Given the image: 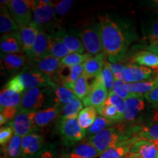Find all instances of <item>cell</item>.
Returning <instances> with one entry per match:
<instances>
[{"label": "cell", "instance_id": "cell-8", "mask_svg": "<svg viewBox=\"0 0 158 158\" xmlns=\"http://www.w3.org/2000/svg\"><path fill=\"white\" fill-rule=\"evenodd\" d=\"M37 111L20 110L12 122L7 124L13 127L15 135L23 138L28 134L37 132L38 129L35 124Z\"/></svg>", "mask_w": 158, "mask_h": 158}, {"label": "cell", "instance_id": "cell-31", "mask_svg": "<svg viewBox=\"0 0 158 158\" xmlns=\"http://www.w3.org/2000/svg\"><path fill=\"white\" fill-rule=\"evenodd\" d=\"M155 79L152 80L144 81L133 83V84H127L124 85V88L127 92L135 94H145L146 93L151 92L154 89L157 87Z\"/></svg>", "mask_w": 158, "mask_h": 158}, {"label": "cell", "instance_id": "cell-39", "mask_svg": "<svg viewBox=\"0 0 158 158\" xmlns=\"http://www.w3.org/2000/svg\"><path fill=\"white\" fill-rule=\"evenodd\" d=\"M136 136L139 140L158 142V124H154L149 127L144 128Z\"/></svg>", "mask_w": 158, "mask_h": 158}, {"label": "cell", "instance_id": "cell-1", "mask_svg": "<svg viewBox=\"0 0 158 158\" xmlns=\"http://www.w3.org/2000/svg\"><path fill=\"white\" fill-rule=\"evenodd\" d=\"M98 19L103 53L110 63H117L127 54L129 46L127 35L107 15H100Z\"/></svg>", "mask_w": 158, "mask_h": 158}, {"label": "cell", "instance_id": "cell-32", "mask_svg": "<svg viewBox=\"0 0 158 158\" xmlns=\"http://www.w3.org/2000/svg\"><path fill=\"white\" fill-rule=\"evenodd\" d=\"M83 102L76 98L73 102L61 106V115L59 118H73L78 117L79 113L83 110Z\"/></svg>", "mask_w": 158, "mask_h": 158}, {"label": "cell", "instance_id": "cell-29", "mask_svg": "<svg viewBox=\"0 0 158 158\" xmlns=\"http://www.w3.org/2000/svg\"><path fill=\"white\" fill-rule=\"evenodd\" d=\"M51 88L54 90L56 103L59 104L60 106L70 103L73 102L76 98H78L73 93V92L70 89L63 86H59L55 83L51 86Z\"/></svg>", "mask_w": 158, "mask_h": 158}, {"label": "cell", "instance_id": "cell-22", "mask_svg": "<svg viewBox=\"0 0 158 158\" xmlns=\"http://www.w3.org/2000/svg\"><path fill=\"white\" fill-rule=\"evenodd\" d=\"M126 102L127 108L123 115V122H131L134 121L138 114L144 109V94L127 99Z\"/></svg>", "mask_w": 158, "mask_h": 158}, {"label": "cell", "instance_id": "cell-13", "mask_svg": "<svg viewBox=\"0 0 158 158\" xmlns=\"http://www.w3.org/2000/svg\"><path fill=\"white\" fill-rule=\"evenodd\" d=\"M155 75L151 68L138 64L124 65L122 81L124 84H133L149 80Z\"/></svg>", "mask_w": 158, "mask_h": 158}, {"label": "cell", "instance_id": "cell-44", "mask_svg": "<svg viewBox=\"0 0 158 158\" xmlns=\"http://www.w3.org/2000/svg\"><path fill=\"white\" fill-rule=\"evenodd\" d=\"M145 39L152 43L158 40V19L154 21L147 27L145 31Z\"/></svg>", "mask_w": 158, "mask_h": 158}, {"label": "cell", "instance_id": "cell-10", "mask_svg": "<svg viewBox=\"0 0 158 158\" xmlns=\"http://www.w3.org/2000/svg\"><path fill=\"white\" fill-rule=\"evenodd\" d=\"M80 37L88 54L96 56L103 51L99 23L84 28L81 32Z\"/></svg>", "mask_w": 158, "mask_h": 158}, {"label": "cell", "instance_id": "cell-35", "mask_svg": "<svg viewBox=\"0 0 158 158\" xmlns=\"http://www.w3.org/2000/svg\"><path fill=\"white\" fill-rule=\"evenodd\" d=\"M92 57V55L88 53L86 54L73 53V54H70L64 58L61 59V63H62V66L71 68V67L76 66V65L84 64Z\"/></svg>", "mask_w": 158, "mask_h": 158}, {"label": "cell", "instance_id": "cell-43", "mask_svg": "<svg viewBox=\"0 0 158 158\" xmlns=\"http://www.w3.org/2000/svg\"><path fill=\"white\" fill-rule=\"evenodd\" d=\"M100 77H101L102 82H103L104 85L106 86L108 92H111L114 82H115V78H114L113 73L110 71L107 62H106V64H105L104 68L102 69V73H100Z\"/></svg>", "mask_w": 158, "mask_h": 158}, {"label": "cell", "instance_id": "cell-5", "mask_svg": "<svg viewBox=\"0 0 158 158\" xmlns=\"http://www.w3.org/2000/svg\"><path fill=\"white\" fill-rule=\"evenodd\" d=\"M35 1L31 0H11L7 7L19 29L32 22Z\"/></svg>", "mask_w": 158, "mask_h": 158}, {"label": "cell", "instance_id": "cell-47", "mask_svg": "<svg viewBox=\"0 0 158 158\" xmlns=\"http://www.w3.org/2000/svg\"><path fill=\"white\" fill-rule=\"evenodd\" d=\"M35 158H59V156L56 147L53 144H48Z\"/></svg>", "mask_w": 158, "mask_h": 158}, {"label": "cell", "instance_id": "cell-37", "mask_svg": "<svg viewBox=\"0 0 158 158\" xmlns=\"http://www.w3.org/2000/svg\"><path fill=\"white\" fill-rule=\"evenodd\" d=\"M21 141L22 138L14 134L6 149L7 157L21 158Z\"/></svg>", "mask_w": 158, "mask_h": 158}, {"label": "cell", "instance_id": "cell-41", "mask_svg": "<svg viewBox=\"0 0 158 158\" xmlns=\"http://www.w3.org/2000/svg\"><path fill=\"white\" fill-rule=\"evenodd\" d=\"M124 85L125 84L123 81L115 79V82H114L113 89H112V92L124 100L141 95V94H135L127 92L124 88Z\"/></svg>", "mask_w": 158, "mask_h": 158}, {"label": "cell", "instance_id": "cell-2", "mask_svg": "<svg viewBox=\"0 0 158 158\" xmlns=\"http://www.w3.org/2000/svg\"><path fill=\"white\" fill-rule=\"evenodd\" d=\"M142 130L139 127L127 128L119 125L108 127L95 135L88 137L86 142L94 146L101 153L128 141Z\"/></svg>", "mask_w": 158, "mask_h": 158}, {"label": "cell", "instance_id": "cell-14", "mask_svg": "<svg viewBox=\"0 0 158 158\" xmlns=\"http://www.w3.org/2000/svg\"><path fill=\"white\" fill-rule=\"evenodd\" d=\"M158 155V142L140 140L133 146L124 158H156Z\"/></svg>", "mask_w": 158, "mask_h": 158}, {"label": "cell", "instance_id": "cell-50", "mask_svg": "<svg viewBox=\"0 0 158 158\" xmlns=\"http://www.w3.org/2000/svg\"><path fill=\"white\" fill-rule=\"evenodd\" d=\"M147 50L150 52L157 54L158 56V40L149 43V45L147 47Z\"/></svg>", "mask_w": 158, "mask_h": 158}, {"label": "cell", "instance_id": "cell-12", "mask_svg": "<svg viewBox=\"0 0 158 158\" xmlns=\"http://www.w3.org/2000/svg\"><path fill=\"white\" fill-rule=\"evenodd\" d=\"M44 147L42 135L37 132L28 134L21 141V158H35Z\"/></svg>", "mask_w": 158, "mask_h": 158}, {"label": "cell", "instance_id": "cell-48", "mask_svg": "<svg viewBox=\"0 0 158 158\" xmlns=\"http://www.w3.org/2000/svg\"><path fill=\"white\" fill-rule=\"evenodd\" d=\"M107 63L115 79L118 81H122L124 65L118 64V63H110L108 62Z\"/></svg>", "mask_w": 158, "mask_h": 158}, {"label": "cell", "instance_id": "cell-24", "mask_svg": "<svg viewBox=\"0 0 158 158\" xmlns=\"http://www.w3.org/2000/svg\"><path fill=\"white\" fill-rule=\"evenodd\" d=\"M106 54L100 53L84 63V73L89 78H94L102 73L106 64Z\"/></svg>", "mask_w": 158, "mask_h": 158}, {"label": "cell", "instance_id": "cell-40", "mask_svg": "<svg viewBox=\"0 0 158 158\" xmlns=\"http://www.w3.org/2000/svg\"><path fill=\"white\" fill-rule=\"evenodd\" d=\"M106 102V103L112 105L114 107H116V109L118 110V111L119 112V114L123 116L124 111L126 110V108H127V102H126V100L120 98V97L117 96L116 94L111 92H109L108 99Z\"/></svg>", "mask_w": 158, "mask_h": 158}, {"label": "cell", "instance_id": "cell-25", "mask_svg": "<svg viewBox=\"0 0 158 158\" xmlns=\"http://www.w3.org/2000/svg\"><path fill=\"white\" fill-rule=\"evenodd\" d=\"M138 141H140L139 138L135 135L128 141L104 152L100 158H124L130 153L135 143Z\"/></svg>", "mask_w": 158, "mask_h": 158}, {"label": "cell", "instance_id": "cell-36", "mask_svg": "<svg viewBox=\"0 0 158 158\" xmlns=\"http://www.w3.org/2000/svg\"><path fill=\"white\" fill-rule=\"evenodd\" d=\"M114 124H116L115 122L110 121L108 118L102 117V116H98L94 124L86 130V135H88V137L95 135L107 128L110 127V126Z\"/></svg>", "mask_w": 158, "mask_h": 158}, {"label": "cell", "instance_id": "cell-11", "mask_svg": "<svg viewBox=\"0 0 158 158\" xmlns=\"http://www.w3.org/2000/svg\"><path fill=\"white\" fill-rule=\"evenodd\" d=\"M21 84L25 89L35 88H45L54 84L50 76L39 72L35 69L32 70H26L18 75Z\"/></svg>", "mask_w": 158, "mask_h": 158}, {"label": "cell", "instance_id": "cell-42", "mask_svg": "<svg viewBox=\"0 0 158 158\" xmlns=\"http://www.w3.org/2000/svg\"><path fill=\"white\" fill-rule=\"evenodd\" d=\"M73 3L74 1L73 0H62V1H59L56 3H54L56 20L64 17L68 14Z\"/></svg>", "mask_w": 158, "mask_h": 158}, {"label": "cell", "instance_id": "cell-21", "mask_svg": "<svg viewBox=\"0 0 158 158\" xmlns=\"http://www.w3.org/2000/svg\"><path fill=\"white\" fill-rule=\"evenodd\" d=\"M100 155L101 153L94 146L86 142L63 154L62 158H95Z\"/></svg>", "mask_w": 158, "mask_h": 158}, {"label": "cell", "instance_id": "cell-52", "mask_svg": "<svg viewBox=\"0 0 158 158\" xmlns=\"http://www.w3.org/2000/svg\"><path fill=\"white\" fill-rule=\"evenodd\" d=\"M155 79V82H156V84H157V85L158 86V76L156 77V78H154Z\"/></svg>", "mask_w": 158, "mask_h": 158}, {"label": "cell", "instance_id": "cell-19", "mask_svg": "<svg viewBox=\"0 0 158 158\" xmlns=\"http://www.w3.org/2000/svg\"><path fill=\"white\" fill-rule=\"evenodd\" d=\"M60 115L61 106L55 103L54 106L50 108L37 111L35 118V126L37 129L46 127Z\"/></svg>", "mask_w": 158, "mask_h": 158}, {"label": "cell", "instance_id": "cell-38", "mask_svg": "<svg viewBox=\"0 0 158 158\" xmlns=\"http://www.w3.org/2000/svg\"><path fill=\"white\" fill-rule=\"evenodd\" d=\"M84 73V64L71 67L70 72L66 80L62 83V86L72 90L74 84Z\"/></svg>", "mask_w": 158, "mask_h": 158}, {"label": "cell", "instance_id": "cell-30", "mask_svg": "<svg viewBox=\"0 0 158 158\" xmlns=\"http://www.w3.org/2000/svg\"><path fill=\"white\" fill-rule=\"evenodd\" d=\"M98 110L92 106L83 108L77 117L79 125L84 130H87L95 122L98 118Z\"/></svg>", "mask_w": 158, "mask_h": 158}, {"label": "cell", "instance_id": "cell-7", "mask_svg": "<svg viewBox=\"0 0 158 158\" xmlns=\"http://www.w3.org/2000/svg\"><path fill=\"white\" fill-rule=\"evenodd\" d=\"M22 94L4 89L0 94V111L1 115L8 122L13 120L19 113L21 103Z\"/></svg>", "mask_w": 158, "mask_h": 158}, {"label": "cell", "instance_id": "cell-49", "mask_svg": "<svg viewBox=\"0 0 158 158\" xmlns=\"http://www.w3.org/2000/svg\"><path fill=\"white\" fill-rule=\"evenodd\" d=\"M144 98L153 106L158 108V86L144 94Z\"/></svg>", "mask_w": 158, "mask_h": 158}, {"label": "cell", "instance_id": "cell-26", "mask_svg": "<svg viewBox=\"0 0 158 158\" xmlns=\"http://www.w3.org/2000/svg\"><path fill=\"white\" fill-rule=\"evenodd\" d=\"M20 29L13 19L7 6H1L0 13V32L5 35L19 31Z\"/></svg>", "mask_w": 158, "mask_h": 158}, {"label": "cell", "instance_id": "cell-15", "mask_svg": "<svg viewBox=\"0 0 158 158\" xmlns=\"http://www.w3.org/2000/svg\"><path fill=\"white\" fill-rule=\"evenodd\" d=\"M50 55L49 51V35L48 33L45 32L44 30L40 29L38 35L33 45L31 51L29 59L32 64L37 62L47 56Z\"/></svg>", "mask_w": 158, "mask_h": 158}, {"label": "cell", "instance_id": "cell-17", "mask_svg": "<svg viewBox=\"0 0 158 158\" xmlns=\"http://www.w3.org/2000/svg\"><path fill=\"white\" fill-rule=\"evenodd\" d=\"M21 44L23 52L29 58L33 45H35L37 37L38 35L40 29L34 22H31L29 25L20 29Z\"/></svg>", "mask_w": 158, "mask_h": 158}, {"label": "cell", "instance_id": "cell-45", "mask_svg": "<svg viewBox=\"0 0 158 158\" xmlns=\"http://www.w3.org/2000/svg\"><path fill=\"white\" fill-rule=\"evenodd\" d=\"M14 131L13 127L10 125H6L5 127H2L0 129V144L2 147H5L7 143L10 141V140L14 135Z\"/></svg>", "mask_w": 158, "mask_h": 158}, {"label": "cell", "instance_id": "cell-34", "mask_svg": "<svg viewBox=\"0 0 158 158\" xmlns=\"http://www.w3.org/2000/svg\"><path fill=\"white\" fill-rule=\"evenodd\" d=\"M98 112L102 117L108 118L115 123H120L123 122V116L119 114L116 107L110 104L105 102L101 108L98 110Z\"/></svg>", "mask_w": 158, "mask_h": 158}, {"label": "cell", "instance_id": "cell-23", "mask_svg": "<svg viewBox=\"0 0 158 158\" xmlns=\"http://www.w3.org/2000/svg\"><path fill=\"white\" fill-rule=\"evenodd\" d=\"M1 61L4 68L11 73L21 70L27 64V59L22 54H1Z\"/></svg>", "mask_w": 158, "mask_h": 158}, {"label": "cell", "instance_id": "cell-3", "mask_svg": "<svg viewBox=\"0 0 158 158\" xmlns=\"http://www.w3.org/2000/svg\"><path fill=\"white\" fill-rule=\"evenodd\" d=\"M56 102L52 88H35L25 91L22 94L20 110H39L54 106Z\"/></svg>", "mask_w": 158, "mask_h": 158}, {"label": "cell", "instance_id": "cell-46", "mask_svg": "<svg viewBox=\"0 0 158 158\" xmlns=\"http://www.w3.org/2000/svg\"><path fill=\"white\" fill-rule=\"evenodd\" d=\"M5 88L7 89L13 91V92H15L19 94H23V92H25V88L23 87L22 84H21L18 75L15 77H13L11 80H10L7 83Z\"/></svg>", "mask_w": 158, "mask_h": 158}, {"label": "cell", "instance_id": "cell-6", "mask_svg": "<svg viewBox=\"0 0 158 158\" xmlns=\"http://www.w3.org/2000/svg\"><path fill=\"white\" fill-rule=\"evenodd\" d=\"M56 21V14L53 2L49 0L35 1L32 22H34L39 29L44 31L46 28L50 29Z\"/></svg>", "mask_w": 158, "mask_h": 158}, {"label": "cell", "instance_id": "cell-20", "mask_svg": "<svg viewBox=\"0 0 158 158\" xmlns=\"http://www.w3.org/2000/svg\"><path fill=\"white\" fill-rule=\"evenodd\" d=\"M33 65L35 70L50 77L56 74V73H58L62 68L61 59L56 58L52 55H48L45 58L37 61Z\"/></svg>", "mask_w": 158, "mask_h": 158}, {"label": "cell", "instance_id": "cell-9", "mask_svg": "<svg viewBox=\"0 0 158 158\" xmlns=\"http://www.w3.org/2000/svg\"><path fill=\"white\" fill-rule=\"evenodd\" d=\"M108 94V91L102 82L100 74L92 80L89 92L86 98L82 101L83 104L86 107L92 106L98 110L107 100Z\"/></svg>", "mask_w": 158, "mask_h": 158}, {"label": "cell", "instance_id": "cell-4", "mask_svg": "<svg viewBox=\"0 0 158 158\" xmlns=\"http://www.w3.org/2000/svg\"><path fill=\"white\" fill-rule=\"evenodd\" d=\"M57 131L63 144L66 147H72L86 135V130L79 125L77 118H59L57 122Z\"/></svg>", "mask_w": 158, "mask_h": 158}, {"label": "cell", "instance_id": "cell-53", "mask_svg": "<svg viewBox=\"0 0 158 158\" xmlns=\"http://www.w3.org/2000/svg\"><path fill=\"white\" fill-rule=\"evenodd\" d=\"M156 158H158V155H157V157H156Z\"/></svg>", "mask_w": 158, "mask_h": 158}, {"label": "cell", "instance_id": "cell-18", "mask_svg": "<svg viewBox=\"0 0 158 158\" xmlns=\"http://www.w3.org/2000/svg\"><path fill=\"white\" fill-rule=\"evenodd\" d=\"M49 32L53 33L59 40H61L66 45L67 48L69 49L70 54H73V53L83 54L84 53L85 49L84 45H83L81 40L77 37L69 34L68 32H67L62 29H51Z\"/></svg>", "mask_w": 158, "mask_h": 158}, {"label": "cell", "instance_id": "cell-33", "mask_svg": "<svg viewBox=\"0 0 158 158\" xmlns=\"http://www.w3.org/2000/svg\"><path fill=\"white\" fill-rule=\"evenodd\" d=\"M90 78L86 76V74L83 73L82 76L78 79V81L74 84L72 91L76 96L81 100H84L89 92L91 84L89 82Z\"/></svg>", "mask_w": 158, "mask_h": 158}, {"label": "cell", "instance_id": "cell-27", "mask_svg": "<svg viewBox=\"0 0 158 158\" xmlns=\"http://www.w3.org/2000/svg\"><path fill=\"white\" fill-rule=\"evenodd\" d=\"M49 51L50 55L56 58L62 59L70 54L69 49L67 48L64 43L59 40L53 33L49 32Z\"/></svg>", "mask_w": 158, "mask_h": 158}, {"label": "cell", "instance_id": "cell-16", "mask_svg": "<svg viewBox=\"0 0 158 158\" xmlns=\"http://www.w3.org/2000/svg\"><path fill=\"white\" fill-rule=\"evenodd\" d=\"M0 48L1 54H22L23 51L20 31L3 35L0 40Z\"/></svg>", "mask_w": 158, "mask_h": 158}, {"label": "cell", "instance_id": "cell-28", "mask_svg": "<svg viewBox=\"0 0 158 158\" xmlns=\"http://www.w3.org/2000/svg\"><path fill=\"white\" fill-rule=\"evenodd\" d=\"M133 62L148 68H158V56L148 51H141L133 56Z\"/></svg>", "mask_w": 158, "mask_h": 158}, {"label": "cell", "instance_id": "cell-51", "mask_svg": "<svg viewBox=\"0 0 158 158\" xmlns=\"http://www.w3.org/2000/svg\"><path fill=\"white\" fill-rule=\"evenodd\" d=\"M145 5H147L150 7L155 9H158V0H152V1L146 2Z\"/></svg>", "mask_w": 158, "mask_h": 158}]
</instances>
